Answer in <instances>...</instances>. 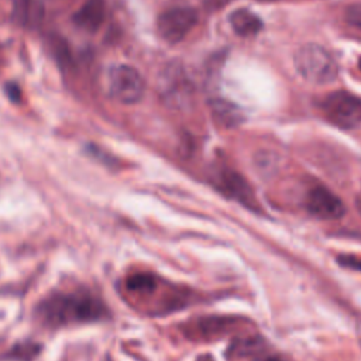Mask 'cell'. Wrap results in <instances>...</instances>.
Returning <instances> with one entry per match:
<instances>
[{"mask_svg":"<svg viewBox=\"0 0 361 361\" xmlns=\"http://www.w3.org/2000/svg\"><path fill=\"white\" fill-rule=\"evenodd\" d=\"M293 63L298 75L312 85L331 83L338 73L333 55L317 44L300 47L293 56Z\"/></svg>","mask_w":361,"mask_h":361,"instance_id":"2","label":"cell"},{"mask_svg":"<svg viewBox=\"0 0 361 361\" xmlns=\"http://www.w3.org/2000/svg\"><path fill=\"white\" fill-rule=\"evenodd\" d=\"M196 361H214V360H213V357L210 354H203Z\"/></svg>","mask_w":361,"mask_h":361,"instance_id":"17","label":"cell"},{"mask_svg":"<svg viewBox=\"0 0 361 361\" xmlns=\"http://www.w3.org/2000/svg\"><path fill=\"white\" fill-rule=\"evenodd\" d=\"M197 11L192 7H173L164 11L157 20L161 38L169 44L182 41L197 24Z\"/></svg>","mask_w":361,"mask_h":361,"instance_id":"6","label":"cell"},{"mask_svg":"<svg viewBox=\"0 0 361 361\" xmlns=\"http://www.w3.org/2000/svg\"><path fill=\"white\" fill-rule=\"evenodd\" d=\"M345 21L351 27L361 30V4H353L345 10Z\"/></svg>","mask_w":361,"mask_h":361,"instance_id":"14","label":"cell"},{"mask_svg":"<svg viewBox=\"0 0 361 361\" xmlns=\"http://www.w3.org/2000/svg\"><path fill=\"white\" fill-rule=\"evenodd\" d=\"M217 178V186L224 195L230 196L234 200H238L248 209H257L255 195L241 175H238L233 169H223L219 172Z\"/></svg>","mask_w":361,"mask_h":361,"instance_id":"8","label":"cell"},{"mask_svg":"<svg viewBox=\"0 0 361 361\" xmlns=\"http://www.w3.org/2000/svg\"><path fill=\"white\" fill-rule=\"evenodd\" d=\"M230 25L235 34L251 37L262 30V20L248 8H237L230 16Z\"/></svg>","mask_w":361,"mask_h":361,"instance_id":"11","label":"cell"},{"mask_svg":"<svg viewBox=\"0 0 361 361\" xmlns=\"http://www.w3.org/2000/svg\"><path fill=\"white\" fill-rule=\"evenodd\" d=\"M126 286L131 292L148 293L155 288V278L149 274H134L127 278Z\"/></svg>","mask_w":361,"mask_h":361,"instance_id":"13","label":"cell"},{"mask_svg":"<svg viewBox=\"0 0 361 361\" xmlns=\"http://www.w3.org/2000/svg\"><path fill=\"white\" fill-rule=\"evenodd\" d=\"M7 93H8L10 99H13V100H18L20 99V89L14 83L7 86Z\"/></svg>","mask_w":361,"mask_h":361,"instance_id":"16","label":"cell"},{"mask_svg":"<svg viewBox=\"0 0 361 361\" xmlns=\"http://www.w3.org/2000/svg\"><path fill=\"white\" fill-rule=\"evenodd\" d=\"M306 207L313 216L323 220L338 219L344 214L343 202L324 186H314L309 190Z\"/></svg>","mask_w":361,"mask_h":361,"instance_id":"7","label":"cell"},{"mask_svg":"<svg viewBox=\"0 0 361 361\" xmlns=\"http://www.w3.org/2000/svg\"><path fill=\"white\" fill-rule=\"evenodd\" d=\"M210 110L214 120L220 126L234 127L243 121V113L240 111V109L227 100H223V99L212 100Z\"/></svg>","mask_w":361,"mask_h":361,"instance_id":"12","label":"cell"},{"mask_svg":"<svg viewBox=\"0 0 361 361\" xmlns=\"http://www.w3.org/2000/svg\"><path fill=\"white\" fill-rule=\"evenodd\" d=\"M45 16L41 0H11V18L23 28H37Z\"/></svg>","mask_w":361,"mask_h":361,"instance_id":"9","label":"cell"},{"mask_svg":"<svg viewBox=\"0 0 361 361\" xmlns=\"http://www.w3.org/2000/svg\"><path fill=\"white\" fill-rule=\"evenodd\" d=\"M357 336H358V341H360V344H361V322H360L358 326H357Z\"/></svg>","mask_w":361,"mask_h":361,"instance_id":"18","label":"cell"},{"mask_svg":"<svg viewBox=\"0 0 361 361\" xmlns=\"http://www.w3.org/2000/svg\"><path fill=\"white\" fill-rule=\"evenodd\" d=\"M109 92L113 99L124 104L137 103L145 90V83L141 73L130 65H114L107 78Z\"/></svg>","mask_w":361,"mask_h":361,"instance_id":"4","label":"cell"},{"mask_svg":"<svg viewBox=\"0 0 361 361\" xmlns=\"http://www.w3.org/2000/svg\"><path fill=\"white\" fill-rule=\"evenodd\" d=\"M337 262L344 267L354 271H361V257L350 255V254H341L337 257Z\"/></svg>","mask_w":361,"mask_h":361,"instance_id":"15","label":"cell"},{"mask_svg":"<svg viewBox=\"0 0 361 361\" xmlns=\"http://www.w3.org/2000/svg\"><path fill=\"white\" fill-rule=\"evenodd\" d=\"M358 66H360V69H361V58H360V61H358Z\"/></svg>","mask_w":361,"mask_h":361,"instance_id":"19","label":"cell"},{"mask_svg":"<svg viewBox=\"0 0 361 361\" xmlns=\"http://www.w3.org/2000/svg\"><path fill=\"white\" fill-rule=\"evenodd\" d=\"M107 314L104 303L87 290H58L45 296L35 307L37 319L47 327H62L97 322Z\"/></svg>","mask_w":361,"mask_h":361,"instance_id":"1","label":"cell"},{"mask_svg":"<svg viewBox=\"0 0 361 361\" xmlns=\"http://www.w3.org/2000/svg\"><path fill=\"white\" fill-rule=\"evenodd\" d=\"M104 16V0H86L73 14V23L86 32H94L102 27Z\"/></svg>","mask_w":361,"mask_h":361,"instance_id":"10","label":"cell"},{"mask_svg":"<svg viewBox=\"0 0 361 361\" xmlns=\"http://www.w3.org/2000/svg\"><path fill=\"white\" fill-rule=\"evenodd\" d=\"M157 92L162 103L169 109L183 110L192 103L195 87L185 68L179 62L172 61L158 73Z\"/></svg>","mask_w":361,"mask_h":361,"instance_id":"3","label":"cell"},{"mask_svg":"<svg viewBox=\"0 0 361 361\" xmlns=\"http://www.w3.org/2000/svg\"><path fill=\"white\" fill-rule=\"evenodd\" d=\"M322 110L331 124L343 130L354 128L361 123V102L344 90L329 94L322 103Z\"/></svg>","mask_w":361,"mask_h":361,"instance_id":"5","label":"cell"}]
</instances>
